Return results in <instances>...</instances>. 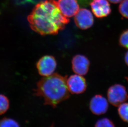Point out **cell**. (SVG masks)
<instances>
[{"mask_svg":"<svg viewBox=\"0 0 128 127\" xmlns=\"http://www.w3.org/2000/svg\"><path fill=\"white\" fill-rule=\"evenodd\" d=\"M56 4L62 14L67 18L75 16L79 10L77 0H59Z\"/></svg>","mask_w":128,"mask_h":127,"instance_id":"cell-7","label":"cell"},{"mask_svg":"<svg viewBox=\"0 0 128 127\" xmlns=\"http://www.w3.org/2000/svg\"><path fill=\"white\" fill-rule=\"evenodd\" d=\"M56 65V62L54 57L46 55L38 61L36 67L40 75L47 76L53 74Z\"/></svg>","mask_w":128,"mask_h":127,"instance_id":"cell-4","label":"cell"},{"mask_svg":"<svg viewBox=\"0 0 128 127\" xmlns=\"http://www.w3.org/2000/svg\"><path fill=\"white\" fill-rule=\"evenodd\" d=\"M118 10L123 17L128 19V0H123L121 2Z\"/></svg>","mask_w":128,"mask_h":127,"instance_id":"cell-14","label":"cell"},{"mask_svg":"<svg viewBox=\"0 0 128 127\" xmlns=\"http://www.w3.org/2000/svg\"><path fill=\"white\" fill-rule=\"evenodd\" d=\"M0 127H20L18 123L12 119L5 118L0 121Z\"/></svg>","mask_w":128,"mask_h":127,"instance_id":"cell-13","label":"cell"},{"mask_svg":"<svg viewBox=\"0 0 128 127\" xmlns=\"http://www.w3.org/2000/svg\"><path fill=\"white\" fill-rule=\"evenodd\" d=\"M67 85L69 92L72 94L84 92L87 87L86 79L78 74L73 75L67 79Z\"/></svg>","mask_w":128,"mask_h":127,"instance_id":"cell-6","label":"cell"},{"mask_svg":"<svg viewBox=\"0 0 128 127\" xmlns=\"http://www.w3.org/2000/svg\"><path fill=\"white\" fill-rule=\"evenodd\" d=\"M124 59L125 63L128 66V51H127L125 54Z\"/></svg>","mask_w":128,"mask_h":127,"instance_id":"cell-19","label":"cell"},{"mask_svg":"<svg viewBox=\"0 0 128 127\" xmlns=\"http://www.w3.org/2000/svg\"><path fill=\"white\" fill-rule=\"evenodd\" d=\"M92 0H78L81 5L84 6H88L89 4L90 3Z\"/></svg>","mask_w":128,"mask_h":127,"instance_id":"cell-17","label":"cell"},{"mask_svg":"<svg viewBox=\"0 0 128 127\" xmlns=\"http://www.w3.org/2000/svg\"><path fill=\"white\" fill-rule=\"evenodd\" d=\"M89 60L86 57L81 55H77L72 60V70L77 74L85 75L89 70Z\"/></svg>","mask_w":128,"mask_h":127,"instance_id":"cell-9","label":"cell"},{"mask_svg":"<svg viewBox=\"0 0 128 127\" xmlns=\"http://www.w3.org/2000/svg\"><path fill=\"white\" fill-rule=\"evenodd\" d=\"M110 2L114 4L118 3L119 2H121L123 0H108Z\"/></svg>","mask_w":128,"mask_h":127,"instance_id":"cell-18","label":"cell"},{"mask_svg":"<svg viewBox=\"0 0 128 127\" xmlns=\"http://www.w3.org/2000/svg\"><path fill=\"white\" fill-rule=\"evenodd\" d=\"M90 106L92 112L96 115H100L106 113L108 107L106 99L100 95H97L92 97Z\"/></svg>","mask_w":128,"mask_h":127,"instance_id":"cell-10","label":"cell"},{"mask_svg":"<svg viewBox=\"0 0 128 127\" xmlns=\"http://www.w3.org/2000/svg\"><path fill=\"white\" fill-rule=\"evenodd\" d=\"M9 107L8 99L6 96L0 94V115L7 112Z\"/></svg>","mask_w":128,"mask_h":127,"instance_id":"cell-11","label":"cell"},{"mask_svg":"<svg viewBox=\"0 0 128 127\" xmlns=\"http://www.w3.org/2000/svg\"><path fill=\"white\" fill-rule=\"evenodd\" d=\"M108 96L109 102L116 107L120 106L128 98L126 88L120 84H115L110 87L108 90Z\"/></svg>","mask_w":128,"mask_h":127,"instance_id":"cell-3","label":"cell"},{"mask_svg":"<svg viewBox=\"0 0 128 127\" xmlns=\"http://www.w3.org/2000/svg\"><path fill=\"white\" fill-rule=\"evenodd\" d=\"M118 113L121 118L128 122V103H123L119 107Z\"/></svg>","mask_w":128,"mask_h":127,"instance_id":"cell-12","label":"cell"},{"mask_svg":"<svg viewBox=\"0 0 128 127\" xmlns=\"http://www.w3.org/2000/svg\"><path fill=\"white\" fill-rule=\"evenodd\" d=\"M90 5L92 12L98 18L106 17L111 12L110 4L107 0H92Z\"/></svg>","mask_w":128,"mask_h":127,"instance_id":"cell-8","label":"cell"},{"mask_svg":"<svg viewBox=\"0 0 128 127\" xmlns=\"http://www.w3.org/2000/svg\"><path fill=\"white\" fill-rule=\"evenodd\" d=\"M67 79L57 73L44 76L38 82L35 95L43 98L45 105L56 107L70 96Z\"/></svg>","mask_w":128,"mask_h":127,"instance_id":"cell-2","label":"cell"},{"mask_svg":"<svg viewBox=\"0 0 128 127\" xmlns=\"http://www.w3.org/2000/svg\"><path fill=\"white\" fill-rule=\"evenodd\" d=\"M32 30L41 35H56L69 19L60 12L54 0H45L35 6L28 17Z\"/></svg>","mask_w":128,"mask_h":127,"instance_id":"cell-1","label":"cell"},{"mask_svg":"<svg viewBox=\"0 0 128 127\" xmlns=\"http://www.w3.org/2000/svg\"><path fill=\"white\" fill-rule=\"evenodd\" d=\"M75 24L79 29L86 30L90 28L94 24V17L89 10L81 8L75 15Z\"/></svg>","mask_w":128,"mask_h":127,"instance_id":"cell-5","label":"cell"},{"mask_svg":"<svg viewBox=\"0 0 128 127\" xmlns=\"http://www.w3.org/2000/svg\"><path fill=\"white\" fill-rule=\"evenodd\" d=\"M119 42L122 46L128 49V29L123 31L121 34Z\"/></svg>","mask_w":128,"mask_h":127,"instance_id":"cell-16","label":"cell"},{"mask_svg":"<svg viewBox=\"0 0 128 127\" xmlns=\"http://www.w3.org/2000/svg\"><path fill=\"white\" fill-rule=\"evenodd\" d=\"M127 78V80H128V78Z\"/></svg>","mask_w":128,"mask_h":127,"instance_id":"cell-20","label":"cell"},{"mask_svg":"<svg viewBox=\"0 0 128 127\" xmlns=\"http://www.w3.org/2000/svg\"><path fill=\"white\" fill-rule=\"evenodd\" d=\"M95 127H114V126L110 120L103 118L97 121Z\"/></svg>","mask_w":128,"mask_h":127,"instance_id":"cell-15","label":"cell"}]
</instances>
